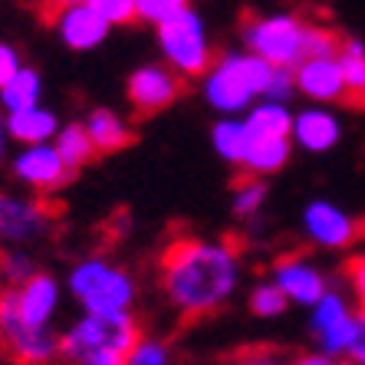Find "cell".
Wrapping results in <instances>:
<instances>
[{
  "label": "cell",
  "mask_w": 365,
  "mask_h": 365,
  "mask_svg": "<svg viewBox=\"0 0 365 365\" xmlns=\"http://www.w3.org/2000/svg\"><path fill=\"white\" fill-rule=\"evenodd\" d=\"M138 336H142V329H138L132 309H125V313H86L60 336V356L69 365H76V359L83 352H93V349L128 352Z\"/></svg>",
  "instance_id": "277c9868"
},
{
  "label": "cell",
  "mask_w": 365,
  "mask_h": 365,
  "mask_svg": "<svg viewBox=\"0 0 365 365\" xmlns=\"http://www.w3.org/2000/svg\"><path fill=\"white\" fill-rule=\"evenodd\" d=\"M53 145H56V152H60V158L69 165V171H73V175H76L79 168H86V165L93 162V155H96L93 138H89L86 125H79V122L60 125V132H56Z\"/></svg>",
  "instance_id": "603a6c76"
},
{
  "label": "cell",
  "mask_w": 365,
  "mask_h": 365,
  "mask_svg": "<svg viewBox=\"0 0 365 365\" xmlns=\"http://www.w3.org/2000/svg\"><path fill=\"white\" fill-rule=\"evenodd\" d=\"M53 24H56V34H60V40L66 43L69 50H96L106 36H109L112 24L106 17H102L99 10L86 0V4H69V7H60L56 10V17H53Z\"/></svg>",
  "instance_id": "4fadbf2b"
},
{
  "label": "cell",
  "mask_w": 365,
  "mask_h": 365,
  "mask_svg": "<svg viewBox=\"0 0 365 365\" xmlns=\"http://www.w3.org/2000/svg\"><path fill=\"white\" fill-rule=\"evenodd\" d=\"M34 273H36V264L26 250H4V254H0V277H4L10 287H20V283H24L26 277H34Z\"/></svg>",
  "instance_id": "4dcf8cb0"
},
{
  "label": "cell",
  "mask_w": 365,
  "mask_h": 365,
  "mask_svg": "<svg viewBox=\"0 0 365 365\" xmlns=\"http://www.w3.org/2000/svg\"><path fill=\"white\" fill-rule=\"evenodd\" d=\"M40 96H43L40 73H36L34 66H20L10 83L0 86V109H7V112L26 109V106H36Z\"/></svg>",
  "instance_id": "7402d4cb"
},
{
  "label": "cell",
  "mask_w": 365,
  "mask_h": 365,
  "mask_svg": "<svg viewBox=\"0 0 365 365\" xmlns=\"http://www.w3.org/2000/svg\"><path fill=\"white\" fill-rule=\"evenodd\" d=\"M14 293H17L20 319L30 326H50V319L60 313L63 289H60V283H56V277H50V273L26 277L20 287H14Z\"/></svg>",
  "instance_id": "9a60e30c"
},
{
  "label": "cell",
  "mask_w": 365,
  "mask_h": 365,
  "mask_svg": "<svg viewBox=\"0 0 365 365\" xmlns=\"http://www.w3.org/2000/svg\"><path fill=\"white\" fill-rule=\"evenodd\" d=\"M53 224V211L36 197H17L0 191V240L30 244L40 240Z\"/></svg>",
  "instance_id": "30bf717a"
},
{
  "label": "cell",
  "mask_w": 365,
  "mask_h": 365,
  "mask_svg": "<svg viewBox=\"0 0 365 365\" xmlns=\"http://www.w3.org/2000/svg\"><path fill=\"white\" fill-rule=\"evenodd\" d=\"M356 336H359V313H349L346 319L332 323L329 329L316 332V342H319V352H326V356L346 359V352L352 349Z\"/></svg>",
  "instance_id": "cb8c5ba5"
},
{
  "label": "cell",
  "mask_w": 365,
  "mask_h": 365,
  "mask_svg": "<svg viewBox=\"0 0 365 365\" xmlns=\"http://www.w3.org/2000/svg\"><path fill=\"white\" fill-rule=\"evenodd\" d=\"M187 4L191 0H135V14H138V20L158 26L162 20H171L175 14L187 10Z\"/></svg>",
  "instance_id": "1f68e13d"
},
{
  "label": "cell",
  "mask_w": 365,
  "mask_h": 365,
  "mask_svg": "<svg viewBox=\"0 0 365 365\" xmlns=\"http://www.w3.org/2000/svg\"><path fill=\"white\" fill-rule=\"evenodd\" d=\"M287 306H289V297L273 280L257 283V287L250 289V313H254L257 319H277V316L287 313Z\"/></svg>",
  "instance_id": "d4e9b609"
},
{
  "label": "cell",
  "mask_w": 365,
  "mask_h": 365,
  "mask_svg": "<svg viewBox=\"0 0 365 365\" xmlns=\"http://www.w3.org/2000/svg\"><path fill=\"white\" fill-rule=\"evenodd\" d=\"M250 138H254V135H250V128H247L244 115H224V119L211 128L214 152L221 155L227 165H237V168H240V162H244Z\"/></svg>",
  "instance_id": "44dd1931"
},
{
  "label": "cell",
  "mask_w": 365,
  "mask_h": 365,
  "mask_svg": "<svg viewBox=\"0 0 365 365\" xmlns=\"http://www.w3.org/2000/svg\"><path fill=\"white\" fill-rule=\"evenodd\" d=\"M273 63L257 53H224L204 73V99L221 115H244L260 96L267 93Z\"/></svg>",
  "instance_id": "7a4b0ae2"
},
{
  "label": "cell",
  "mask_w": 365,
  "mask_h": 365,
  "mask_svg": "<svg viewBox=\"0 0 365 365\" xmlns=\"http://www.w3.org/2000/svg\"><path fill=\"white\" fill-rule=\"evenodd\" d=\"M293 155V138H277V135H254L247 145V155L240 168L247 175H257V178H267L273 171H280Z\"/></svg>",
  "instance_id": "ac0fdd59"
},
{
  "label": "cell",
  "mask_w": 365,
  "mask_h": 365,
  "mask_svg": "<svg viewBox=\"0 0 365 365\" xmlns=\"http://www.w3.org/2000/svg\"><path fill=\"white\" fill-rule=\"evenodd\" d=\"M86 132L93 138V148L96 155H112V152H122L125 145H132V128L115 115L112 109H93L86 115Z\"/></svg>",
  "instance_id": "d6986e66"
},
{
  "label": "cell",
  "mask_w": 365,
  "mask_h": 365,
  "mask_svg": "<svg viewBox=\"0 0 365 365\" xmlns=\"http://www.w3.org/2000/svg\"><path fill=\"white\" fill-rule=\"evenodd\" d=\"M309 309H313V316H309V329H313V336L316 332H323V329H329L332 323H339V319H346V316L352 313L349 303L342 299V293H332V289H326L323 299H316Z\"/></svg>",
  "instance_id": "4316f807"
},
{
  "label": "cell",
  "mask_w": 365,
  "mask_h": 365,
  "mask_svg": "<svg viewBox=\"0 0 365 365\" xmlns=\"http://www.w3.org/2000/svg\"><path fill=\"white\" fill-rule=\"evenodd\" d=\"M293 145L303 152L323 155L336 148L342 138V122L332 115L329 109H303L293 115V132H289Z\"/></svg>",
  "instance_id": "2e32d148"
},
{
  "label": "cell",
  "mask_w": 365,
  "mask_h": 365,
  "mask_svg": "<svg viewBox=\"0 0 365 365\" xmlns=\"http://www.w3.org/2000/svg\"><path fill=\"white\" fill-rule=\"evenodd\" d=\"M237 365H289V362L273 349H247V352L237 356Z\"/></svg>",
  "instance_id": "d590c367"
},
{
  "label": "cell",
  "mask_w": 365,
  "mask_h": 365,
  "mask_svg": "<svg viewBox=\"0 0 365 365\" xmlns=\"http://www.w3.org/2000/svg\"><path fill=\"white\" fill-rule=\"evenodd\" d=\"M339 53V36L332 34L329 26L306 24L303 34V60L306 56H336Z\"/></svg>",
  "instance_id": "f546056e"
},
{
  "label": "cell",
  "mask_w": 365,
  "mask_h": 365,
  "mask_svg": "<svg viewBox=\"0 0 365 365\" xmlns=\"http://www.w3.org/2000/svg\"><path fill=\"white\" fill-rule=\"evenodd\" d=\"M76 365H125V352L119 349H93L76 359Z\"/></svg>",
  "instance_id": "e575fe53"
},
{
  "label": "cell",
  "mask_w": 365,
  "mask_h": 365,
  "mask_svg": "<svg viewBox=\"0 0 365 365\" xmlns=\"http://www.w3.org/2000/svg\"><path fill=\"white\" fill-rule=\"evenodd\" d=\"M20 66H24V63H20V53L14 50L10 43H0V86L10 83Z\"/></svg>",
  "instance_id": "74e56055"
},
{
  "label": "cell",
  "mask_w": 365,
  "mask_h": 365,
  "mask_svg": "<svg viewBox=\"0 0 365 365\" xmlns=\"http://www.w3.org/2000/svg\"><path fill=\"white\" fill-rule=\"evenodd\" d=\"M270 280L287 293L289 303H297V306H313L316 299H323V293L329 289L326 273L319 270L313 260H306V257H280V260L273 264Z\"/></svg>",
  "instance_id": "5bb4252c"
},
{
  "label": "cell",
  "mask_w": 365,
  "mask_h": 365,
  "mask_svg": "<svg viewBox=\"0 0 365 365\" xmlns=\"http://www.w3.org/2000/svg\"><path fill=\"white\" fill-rule=\"evenodd\" d=\"M346 73V99L365 106V53H339Z\"/></svg>",
  "instance_id": "f1b7e54d"
},
{
  "label": "cell",
  "mask_w": 365,
  "mask_h": 365,
  "mask_svg": "<svg viewBox=\"0 0 365 365\" xmlns=\"http://www.w3.org/2000/svg\"><path fill=\"white\" fill-rule=\"evenodd\" d=\"M7 132L20 145L53 142L56 132H60V119H56L53 109H43L40 102H36V106H26V109L7 112Z\"/></svg>",
  "instance_id": "e0dca14e"
},
{
  "label": "cell",
  "mask_w": 365,
  "mask_h": 365,
  "mask_svg": "<svg viewBox=\"0 0 365 365\" xmlns=\"http://www.w3.org/2000/svg\"><path fill=\"white\" fill-rule=\"evenodd\" d=\"M53 10H60V7H69V4H86V0H46Z\"/></svg>",
  "instance_id": "60d3db41"
},
{
  "label": "cell",
  "mask_w": 365,
  "mask_h": 365,
  "mask_svg": "<svg viewBox=\"0 0 365 365\" xmlns=\"http://www.w3.org/2000/svg\"><path fill=\"white\" fill-rule=\"evenodd\" d=\"M297 76V93H303L313 102H339L346 99V73L342 60L336 56H306L293 66Z\"/></svg>",
  "instance_id": "7c38bea8"
},
{
  "label": "cell",
  "mask_w": 365,
  "mask_h": 365,
  "mask_svg": "<svg viewBox=\"0 0 365 365\" xmlns=\"http://www.w3.org/2000/svg\"><path fill=\"white\" fill-rule=\"evenodd\" d=\"M359 316H362V319H365V309H362V313H359Z\"/></svg>",
  "instance_id": "b9f144b4"
},
{
  "label": "cell",
  "mask_w": 365,
  "mask_h": 365,
  "mask_svg": "<svg viewBox=\"0 0 365 365\" xmlns=\"http://www.w3.org/2000/svg\"><path fill=\"white\" fill-rule=\"evenodd\" d=\"M125 365H171V349L162 339L138 336L132 349L125 352Z\"/></svg>",
  "instance_id": "83f0119b"
},
{
  "label": "cell",
  "mask_w": 365,
  "mask_h": 365,
  "mask_svg": "<svg viewBox=\"0 0 365 365\" xmlns=\"http://www.w3.org/2000/svg\"><path fill=\"white\" fill-rule=\"evenodd\" d=\"M289 365H356L349 359H336V356H326V352H306V356H297Z\"/></svg>",
  "instance_id": "f35d334b"
},
{
  "label": "cell",
  "mask_w": 365,
  "mask_h": 365,
  "mask_svg": "<svg viewBox=\"0 0 365 365\" xmlns=\"http://www.w3.org/2000/svg\"><path fill=\"white\" fill-rule=\"evenodd\" d=\"M240 283L237 250L224 240L178 237L162 254V289L187 319L217 313Z\"/></svg>",
  "instance_id": "6da1fadb"
},
{
  "label": "cell",
  "mask_w": 365,
  "mask_h": 365,
  "mask_svg": "<svg viewBox=\"0 0 365 365\" xmlns=\"http://www.w3.org/2000/svg\"><path fill=\"white\" fill-rule=\"evenodd\" d=\"M181 86H185V76L175 73L168 63H148V66H138L128 76L125 96L138 115H155L178 99Z\"/></svg>",
  "instance_id": "9c48e42d"
},
{
  "label": "cell",
  "mask_w": 365,
  "mask_h": 365,
  "mask_svg": "<svg viewBox=\"0 0 365 365\" xmlns=\"http://www.w3.org/2000/svg\"><path fill=\"white\" fill-rule=\"evenodd\" d=\"M7 142H10V132H7V115H0V158L7 155Z\"/></svg>",
  "instance_id": "ab89813d"
},
{
  "label": "cell",
  "mask_w": 365,
  "mask_h": 365,
  "mask_svg": "<svg viewBox=\"0 0 365 365\" xmlns=\"http://www.w3.org/2000/svg\"><path fill=\"white\" fill-rule=\"evenodd\" d=\"M96 10H99L102 17L109 20L112 26L119 24H132V20H138L135 14V0H89Z\"/></svg>",
  "instance_id": "836d02e7"
},
{
  "label": "cell",
  "mask_w": 365,
  "mask_h": 365,
  "mask_svg": "<svg viewBox=\"0 0 365 365\" xmlns=\"http://www.w3.org/2000/svg\"><path fill=\"white\" fill-rule=\"evenodd\" d=\"M0 342L17 365H50L60 356V336L50 326H30L20 319L14 287L0 293Z\"/></svg>",
  "instance_id": "8992f818"
},
{
  "label": "cell",
  "mask_w": 365,
  "mask_h": 365,
  "mask_svg": "<svg viewBox=\"0 0 365 365\" xmlns=\"http://www.w3.org/2000/svg\"><path fill=\"white\" fill-rule=\"evenodd\" d=\"M293 93H297V76H293V66H273L264 99L289 102V96H293Z\"/></svg>",
  "instance_id": "d6a6232c"
},
{
  "label": "cell",
  "mask_w": 365,
  "mask_h": 365,
  "mask_svg": "<svg viewBox=\"0 0 365 365\" xmlns=\"http://www.w3.org/2000/svg\"><path fill=\"white\" fill-rule=\"evenodd\" d=\"M346 277H349V287H352V293L359 297V303H362L365 309V257H352L346 264Z\"/></svg>",
  "instance_id": "8d00e7d4"
},
{
  "label": "cell",
  "mask_w": 365,
  "mask_h": 365,
  "mask_svg": "<svg viewBox=\"0 0 365 365\" xmlns=\"http://www.w3.org/2000/svg\"><path fill=\"white\" fill-rule=\"evenodd\" d=\"M158 46L165 63L185 79L204 76L211 69V43L204 34V20L191 7L158 24Z\"/></svg>",
  "instance_id": "5b68a950"
},
{
  "label": "cell",
  "mask_w": 365,
  "mask_h": 365,
  "mask_svg": "<svg viewBox=\"0 0 365 365\" xmlns=\"http://www.w3.org/2000/svg\"><path fill=\"white\" fill-rule=\"evenodd\" d=\"M303 34H306V20L297 17V14L247 17L244 24L247 50L264 56L273 66H297L303 60Z\"/></svg>",
  "instance_id": "52a82bcc"
},
{
  "label": "cell",
  "mask_w": 365,
  "mask_h": 365,
  "mask_svg": "<svg viewBox=\"0 0 365 365\" xmlns=\"http://www.w3.org/2000/svg\"><path fill=\"white\" fill-rule=\"evenodd\" d=\"M69 297L83 313H125L135 303V280L106 257H86L69 270Z\"/></svg>",
  "instance_id": "3957f363"
},
{
  "label": "cell",
  "mask_w": 365,
  "mask_h": 365,
  "mask_svg": "<svg viewBox=\"0 0 365 365\" xmlns=\"http://www.w3.org/2000/svg\"><path fill=\"white\" fill-rule=\"evenodd\" d=\"M303 230L316 247L342 250V247H352L365 234V221L356 217V214L342 211L339 204L332 201H313L306 204L303 211Z\"/></svg>",
  "instance_id": "ba28073f"
},
{
  "label": "cell",
  "mask_w": 365,
  "mask_h": 365,
  "mask_svg": "<svg viewBox=\"0 0 365 365\" xmlns=\"http://www.w3.org/2000/svg\"><path fill=\"white\" fill-rule=\"evenodd\" d=\"M244 122L250 128V135H277V138H289L293 132V112L287 102L277 99H260L244 112Z\"/></svg>",
  "instance_id": "ffe728a7"
},
{
  "label": "cell",
  "mask_w": 365,
  "mask_h": 365,
  "mask_svg": "<svg viewBox=\"0 0 365 365\" xmlns=\"http://www.w3.org/2000/svg\"><path fill=\"white\" fill-rule=\"evenodd\" d=\"M14 175L20 181H26L30 187L50 195V191H60L63 185H69L73 171L69 165L60 158L56 145L53 142H40V145H24L20 155L14 158Z\"/></svg>",
  "instance_id": "8fae6325"
},
{
  "label": "cell",
  "mask_w": 365,
  "mask_h": 365,
  "mask_svg": "<svg viewBox=\"0 0 365 365\" xmlns=\"http://www.w3.org/2000/svg\"><path fill=\"white\" fill-rule=\"evenodd\" d=\"M267 201V181L257 178V175H247L237 187H234V197H230V211L237 214V217H254Z\"/></svg>",
  "instance_id": "484cf974"
}]
</instances>
